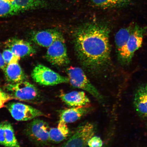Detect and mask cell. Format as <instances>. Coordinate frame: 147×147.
Returning a JSON list of instances; mask_svg holds the SVG:
<instances>
[{"label":"cell","instance_id":"obj_1","mask_svg":"<svg viewBox=\"0 0 147 147\" xmlns=\"http://www.w3.org/2000/svg\"><path fill=\"white\" fill-rule=\"evenodd\" d=\"M110 30L107 25L90 22L80 26L74 34L77 57L83 65L90 71H99L110 60Z\"/></svg>","mask_w":147,"mask_h":147},{"label":"cell","instance_id":"obj_2","mask_svg":"<svg viewBox=\"0 0 147 147\" xmlns=\"http://www.w3.org/2000/svg\"><path fill=\"white\" fill-rule=\"evenodd\" d=\"M5 88L12 99L30 102H38L40 99L37 88L25 80L16 83H9L5 85Z\"/></svg>","mask_w":147,"mask_h":147},{"label":"cell","instance_id":"obj_3","mask_svg":"<svg viewBox=\"0 0 147 147\" xmlns=\"http://www.w3.org/2000/svg\"><path fill=\"white\" fill-rule=\"evenodd\" d=\"M69 82L73 87L84 90L100 103L104 102L103 96L90 81L84 71L80 67H70L67 69Z\"/></svg>","mask_w":147,"mask_h":147},{"label":"cell","instance_id":"obj_4","mask_svg":"<svg viewBox=\"0 0 147 147\" xmlns=\"http://www.w3.org/2000/svg\"><path fill=\"white\" fill-rule=\"evenodd\" d=\"M32 76L34 82L43 86H53L69 82L68 78L61 76L42 64L34 67Z\"/></svg>","mask_w":147,"mask_h":147},{"label":"cell","instance_id":"obj_5","mask_svg":"<svg viewBox=\"0 0 147 147\" xmlns=\"http://www.w3.org/2000/svg\"><path fill=\"white\" fill-rule=\"evenodd\" d=\"M50 128L45 121L40 119H34L27 125L26 134L32 142L40 146H45L50 142Z\"/></svg>","mask_w":147,"mask_h":147},{"label":"cell","instance_id":"obj_6","mask_svg":"<svg viewBox=\"0 0 147 147\" xmlns=\"http://www.w3.org/2000/svg\"><path fill=\"white\" fill-rule=\"evenodd\" d=\"M96 131L94 124L87 122L78 127L61 147H87L88 141L94 136Z\"/></svg>","mask_w":147,"mask_h":147},{"label":"cell","instance_id":"obj_7","mask_svg":"<svg viewBox=\"0 0 147 147\" xmlns=\"http://www.w3.org/2000/svg\"><path fill=\"white\" fill-rule=\"evenodd\" d=\"M45 57L47 61L53 65L62 67L69 63L63 36L57 40L47 48Z\"/></svg>","mask_w":147,"mask_h":147},{"label":"cell","instance_id":"obj_8","mask_svg":"<svg viewBox=\"0 0 147 147\" xmlns=\"http://www.w3.org/2000/svg\"><path fill=\"white\" fill-rule=\"evenodd\" d=\"M145 30L144 28L135 24L122 56L119 60L122 63L127 64L131 61L136 51L142 46Z\"/></svg>","mask_w":147,"mask_h":147},{"label":"cell","instance_id":"obj_9","mask_svg":"<svg viewBox=\"0 0 147 147\" xmlns=\"http://www.w3.org/2000/svg\"><path fill=\"white\" fill-rule=\"evenodd\" d=\"M6 107L12 117L18 121H28L45 115L40 110L21 102L9 103Z\"/></svg>","mask_w":147,"mask_h":147},{"label":"cell","instance_id":"obj_10","mask_svg":"<svg viewBox=\"0 0 147 147\" xmlns=\"http://www.w3.org/2000/svg\"><path fill=\"white\" fill-rule=\"evenodd\" d=\"M5 47L20 58L36 54V50L30 42L16 38H9L5 43Z\"/></svg>","mask_w":147,"mask_h":147},{"label":"cell","instance_id":"obj_11","mask_svg":"<svg viewBox=\"0 0 147 147\" xmlns=\"http://www.w3.org/2000/svg\"><path fill=\"white\" fill-rule=\"evenodd\" d=\"M62 36L63 35L57 29H49L32 32L31 39L40 47L48 48Z\"/></svg>","mask_w":147,"mask_h":147},{"label":"cell","instance_id":"obj_12","mask_svg":"<svg viewBox=\"0 0 147 147\" xmlns=\"http://www.w3.org/2000/svg\"><path fill=\"white\" fill-rule=\"evenodd\" d=\"M90 106L75 107L62 110L60 114L61 120L66 123L76 122L92 111Z\"/></svg>","mask_w":147,"mask_h":147},{"label":"cell","instance_id":"obj_13","mask_svg":"<svg viewBox=\"0 0 147 147\" xmlns=\"http://www.w3.org/2000/svg\"><path fill=\"white\" fill-rule=\"evenodd\" d=\"M60 97L66 105L73 107L90 106V103L89 97L82 91L62 93L60 95Z\"/></svg>","mask_w":147,"mask_h":147},{"label":"cell","instance_id":"obj_14","mask_svg":"<svg viewBox=\"0 0 147 147\" xmlns=\"http://www.w3.org/2000/svg\"><path fill=\"white\" fill-rule=\"evenodd\" d=\"M134 105L138 114L143 118H147V84L137 88L134 95Z\"/></svg>","mask_w":147,"mask_h":147},{"label":"cell","instance_id":"obj_15","mask_svg":"<svg viewBox=\"0 0 147 147\" xmlns=\"http://www.w3.org/2000/svg\"><path fill=\"white\" fill-rule=\"evenodd\" d=\"M135 25L134 23H131L128 26L120 29L115 34V42L119 60L122 56Z\"/></svg>","mask_w":147,"mask_h":147},{"label":"cell","instance_id":"obj_16","mask_svg":"<svg viewBox=\"0 0 147 147\" xmlns=\"http://www.w3.org/2000/svg\"><path fill=\"white\" fill-rule=\"evenodd\" d=\"M3 71L5 80L9 83H16L26 79V76L18 63L8 64Z\"/></svg>","mask_w":147,"mask_h":147},{"label":"cell","instance_id":"obj_17","mask_svg":"<svg viewBox=\"0 0 147 147\" xmlns=\"http://www.w3.org/2000/svg\"><path fill=\"white\" fill-rule=\"evenodd\" d=\"M132 0H90L93 6L102 9L119 8L129 5Z\"/></svg>","mask_w":147,"mask_h":147},{"label":"cell","instance_id":"obj_18","mask_svg":"<svg viewBox=\"0 0 147 147\" xmlns=\"http://www.w3.org/2000/svg\"><path fill=\"white\" fill-rule=\"evenodd\" d=\"M11 2L23 12L43 8L47 5V3L44 0H12Z\"/></svg>","mask_w":147,"mask_h":147},{"label":"cell","instance_id":"obj_19","mask_svg":"<svg viewBox=\"0 0 147 147\" xmlns=\"http://www.w3.org/2000/svg\"><path fill=\"white\" fill-rule=\"evenodd\" d=\"M23 12L21 9L8 0H0V18L6 17Z\"/></svg>","mask_w":147,"mask_h":147},{"label":"cell","instance_id":"obj_20","mask_svg":"<svg viewBox=\"0 0 147 147\" xmlns=\"http://www.w3.org/2000/svg\"><path fill=\"white\" fill-rule=\"evenodd\" d=\"M5 147H21L16 139L13 127L10 122L4 121Z\"/></svg>","mask_w":147,"mask_h":147},{"label":"cell","instance_id":"obj_21","mask_svg":"<svg viewBox=\"0 0 147 147\" xmlns=\"http://www.w3.org/2000/svg\"><path fill=\"white\" fill-rule=\"evenodd\" d=\"M49 136L50 142L55 143L61 142L67 138L57 127L50 128Z\"/></svg>","mask_w":147,"mask_h":147},{"label":"cell","instance_id":"obj_22","mask_svg":"<svg viewBox=\"0 0 147 147\" xmlns=\"http://www.w3.org/2000/svg\"><path fill=\"white\" fill-rule=\"evenodd\" d=\"M2 55L5 63L6 64L17 63L20 59V58L18 57L10 49H6L3 50Z\"/></svg>","mask_w":147,"mask_h":147},{"label":"cell","instance_id":"obj_23","mask_svg":"<svg viewBox=\"0 0 147 147\" xmlns=\"http://www.w3.org/2000/svg\"><path fill=\"white\" fill-rule=\"evenodd\" d=\"M103 145L102 139L96 136L91 138L88 142V146L89 147H102Z\"/></svg>","mask_w":147,"mask_h":147},{"label":"cell","instance_id":"obj_24","mask_svg":"<svg viewBox=\"0 0 147 147\" xmlns=\"http://www.w3.org/2000/svg\"><path fill=\"white\" fill-rule=\"evenodd\" d=\"M12 99L8 93L0 89V109L4 106L6 102Z\"/></svg>","mask_w":147,"mask_h":147},{"label":"cell","instance_id":"obj_25","mask_svg":"<svg viewBox=\"0 0 147 147\" xmlns=\"http://www.w3.org/2000/svg\"><path fill=\"white\" fill-rule=\"evenodd\" d=\"M67 124L63 121L60 119L58 124L57 128L59 129L64 135L67 138L69 135V130Z\"/></svg>","mask_w":147,"mask_h":147},{"label":"cell","instance_id":"obj_26","mask_svg":"<svg viewBox=\"0 0 147 147\" xmlns=\"http://www.w3.org/2000/svg\"><path fill=\"white\" fill-rule=\"evenodd\" d=\"M0 144L5 147L4 121L0 123Z\"/></svg>","mask_w":147,"mask_h":147},{"label":"cell","instance_id":"obj_27","mask_svg":"<svg viewBox=\"0 0 147 147\" xmlns=\"http://www.w3.org/2000/svg\"><path fill=\"white\" fill-rule=\"evenodd\" d=\"M6 66V64L5 63L4 60L3 59L2 54L0 53V69L3 70Z\"/></svg>","mask_w":147,"mask_h":147},{"label":"cell","instance_id":"obj_28","mask_svg":"<svg viewBox=\"0 0 147 147\" xmlns=\"http://www.w3.org/2000/svg\"><path fill=\"white\" fill-rule=\"evenodd\" d=\"M111 139H108L104 143L102 147H110L111 143Z\"/></svg>","mask_w":147,"mask_h":147}]
</instances>
